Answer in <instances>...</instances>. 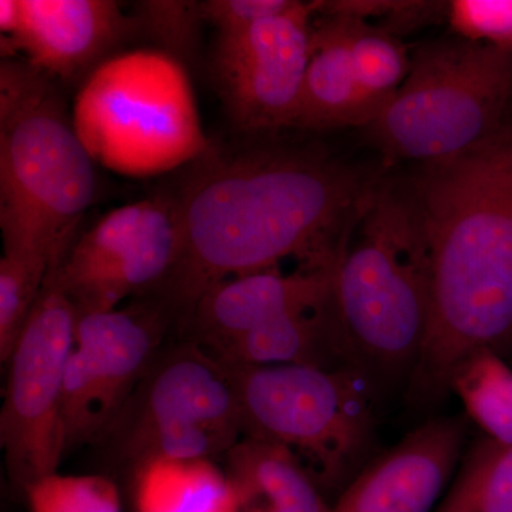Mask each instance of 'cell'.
<instances>
[{
  "mask_svg": "<svg viewBox=\"0 0 512 512\" xmlns=\"http://www.w3.org/2000/svg\"><path fill=\"white\" fill-rule=\"evenodd\" d=\"M180 198L183 251L171 272L191 309L210 286L299 258L332 268L375 185L312 148L254 147L198 160Z\"/></svg>",
  "mask_w": 512,
  "mask_h": 512,
  "instance_id": "1",
  "label": "cell"
},
{
  "mask_svg": "<svg viewBox=\"0 0 512 512\" xmlns=\"http://www.w3.org/2000/svg\"><path fill=\"white\" fill-rule=\"evenodd\" d=\"M409 190L431 265L430 325L410 396L430 402L450 393L468 357L512 348V121L466 153L427 163Z\"/></svg>",
  "mask_w": 512,
  "mask_h": 512,
  "instance_id": "2",
  "label": "cell"
},
{
  "mask_svg": "<svg viewBox=\"0 0 512 512\" xmlns=\"http://www.w3.org/2000/svg\"><path fill=\"white\" fill-rule=\"evenodd\" d=\"M360 237L333 269L330 312L346 366L360 375L412 377L431 311L429 244L409 188H373Z\"/></svg>",
  "mask_w": 512,
  "mask_h": 512,
  "instance_id": "3",
  "label": "cell"
},
{
  "mask_svg": "<svg viewBox=\"0 0 512 512\" xmlns=\"http://www.w3.org/2000/svg\"><path fill=\"white\" fill-rule=\"evenodd\" d=\"M52 80L28 60L0 64V229L3 254L36 256L56 271L97 184Z\"/></svg>",
  "mask_w": 512,
  "mask_h": 512,
  "instance_id": "4",
  "label": "cell"
},
{
  "mask_svg": "<svg viewBox=\"0 0 512 512\" xmlns=\"http://www.w3.org/2000/svg\"><path fill=\"white\" fill-rule=\"evenodd\" d=\"M72 119L94 163L127 177L167 173L212 151L183 64L161 50L110 56L84 79Z\"/></svg>",
  "mask_w": 512,
  "mask_h": 512,
  "instance_id": "5",
  "label": "cell"
},
{
  "mask_svg": "<svg viewBox=\"0 0 512 512\" xmlns=\"http://www.w3.org/2000/svg\"><path fill=\"white\" fill-rule=\"evenodd\" d=\"M225 365L244 437L288 448L308 461L322 493L339 495L366 467L377 433L367 377L350 367Z\"/></svg>",
  "mask_w": 512,
  "mask_h": 512,
  "instance_id": "6",
  "label": "cell"
},
{
  "mask_svg": "<svg viewBox=\"0 0 512 512\" xmlns=\"http://www.w3.org/2000/svg\"><path fill=\"white\" fill-rule=\"evenodd\" d=\"M512 97V53L470 40L420 46L409 74L370 124L384 153L424 163L466 153L497 133Z\"/></svg>",
  "mask_w": 512,
  "mask_h": 512,
  "instance_id": "7",
  "label": "cell"
},
{
  "mask_svg": "<svg viewBox=\"0 0 512 512\" xmlns=\"http://www.w3.org/2000/svg\"><path fill=\"white\" fill-rule=\"evenodd\" d=\"M137 468L157 458H211L244 439L227 365L195 343L160 352L103 439Z\"/></svg>",
  "mask_w": 512,
  "mask_h": 512,
  "instance_id": "8",
  "label": "cell"
},
{
  "mask_svg": "<svg viewBox=\"0 0 512 512\" xmlns=\"http://www.w3.org/2000/svg\"><path fill=\"white\" fill-rule=\"evenodd\" d=\"M76 322V306L50 272L10 356L0 413L6 468L22 493L33 481L59 473L67 453L63 389Z\"/></svg>",
  "mask_w": 512,
  "mask_h": 512,
  "instance_id": "9",
  "label": "cell"
},
{
  "mask_svg": "<svg viewBox=\"0 0 512 512\" xmlns=\"http://www.w3.org/2000/svg\"><path fill=\"white\" fill-rule=\"evenodd\" d=\"M181 251L177 201L148 198L104 215L50 272L77 312L109 311L127 296L170 278Z\"/></svg>",
  "mask_w": 512,
  "mask_h": 512,
  "instance_id": "10",
  "label": "cell"
},
{
  "mask_svg": "<svg viewBox=\"0 0 512 512\" xmlns=\"http://www.w3.org/2000/svg\"><path fill=\"white\" fill-rule=\"evenodd\" d=\"M164 316L146 306L77 313L64 375L66 451L106 436L160 353Z\"/></svg>",
  "mask_w": 512,
  "mask_h": 512,
  "instance_id": "11",
  "label": "cell"
},
{
  "mask_svg": "<svg viewBox=\"0 0 512 512\" xmlns=\"http://www.w3.org/2000/svg\"><path fill=\"white\" fill-rule=\"evenodd\" d=\"M315 13V2L295 0L281 15L220 36L215 76L242 130L298 127Z\"/></svg>",
  "mask_w": 512,
  "mask_h": 512,
  "instance_id": "12",
  "label": "cell"
},
{
  "mask_svg": "<svg viewBox=\"0 0 512 512\" xmlns=\"http://www.w3.org/2000/svg\"><path fill=\"white\" fill-rule=\"evenodd\" d=\"M467 421H426L373 458L330 505L329 512H434L463 458Z\"/></svg>",
  "mask_w": 512,
  "mask_h": 512,
  "instance_id": "13",
  "label": "cell"
},
{
  "mask_svg": "<svg viewBox=\"0 0 512 512\" xmlns=\"http://www.w3.org/2000/svg\"><path fill=\"white\" fill-rule=\"evenodd\" d=\"M137 29L114 0H19L13 36L2 37L3 55L25 53L50 79L89 76Z\"/></svg>",
  "mask_w": 512,
  "mask_h": 512,
  "instance_id": "14",
  "label": "cell"
},
{
  "mask_svg": "<svg viewBox=\"0 0 512 512\" xmlns=\"http://www.w3.org/2000/svg\"><path fill=\"white\" fill-rule=\"evenodd\" d=\"M333 269L282 274L275 268L210 286L191 311L198 345L214 350L271 320L326 305Z\"/></svg>",
  "mask_w": 512,
  "mask_h": 512,
  "instance_id": "15",
  "label": "cell"
},
{
  "mask_svg": "<svg viewBox=\"0 0 512 512\" xmlns=\"http://www.w3.org/2000/svg\"><path fill=\"white\" fill-rule=\"evenodd\" d=\"M376 117L375 107L357 82L345 22L339 16L320 15L312 25L298 127L328 130L370 126Z\"/></svg>",
  "mask_w": 512,
  "mask_h": 512,
  "instance_id": "16",
  "label": "cell"
},
{
  "mask_svg": "<svg viewBox=\"0 0 512 512\" xmlns=\"http://www.w3.org/2000/svg\"><path fill=\"white\" fill-rule=\"evenodd\" d=\"M237 512H329L322 490L288 448L244 437L227 453Z\"/></svg>",
  "mask_w": 512,
  "mask_h": 512,
  "instance_id": "17",
  "label": "cell"
},
{
  "mask_svg": "<svg viewBox=\"0 0 512 512\" xmlns=\"http://www.w3.org/2000/svg\"><path fill=\"white\" fill-rule=\"evenodd\" d=\"M208 352L231 365L348 367L340 352L330 299L320 308L281 316Z\"/></svg>",
  "mask_w": 512,
  "mask_h": 512,
  "instance_id": "18",
  "label": "cell"
},
{
  "mask_svg": "<svg viewBox=\"0 0 512 512\" xmlns=\"http://www.w3.org/2000/svg\"><path fill=\"white\" fill-rule=\"evenodd\" d=\"M137 512H237L225 471L211 458H157L137 468Z\"/></svg>",
  "mask_w": 512,
  "mask_h": 512,
  "instance_id": "19",
  "label": "cell"
},
{
  "mask_svg": "<svg viewBox=\"0 0 512 512\" xmlns=\"http://www.w3.org/2000/svg\"><path fill=\"white\" fill-rule=\"evenodd\" d=\"M434 512H512V444L476 441Z\"/></svg>",
  "mask_w": 512,
  "mask_h": 512,
  "instance_id": "20",
  "label": "cell"
},
{
  "mask_svg": "<svg viewBox=\"0 0 512 512\" xmlns=\"http://www.w3.org/2000/svg\"><path fill=\"white\" fill-rule=\"evenodd\" d=\"M471 420L485 436L512 444V369L503 356L478 352L457 367L450 382Z\"/></svg>",
  "mask_w": 512,
  "mask_h": 512,
  "instance_id": "21",
  "label": "cell"
},
{
  "mask_svg": "<svg viewBox=\"0 0 512 512\" xmlns=\"http://www.w3.org/2000/svg\"><path fill=\"white\" fill-rule=\"evenodd\" d=\"M333 16L345 22L357 82L379 116L406 80L412 59L392 33L373 28L359 19Z\"/></svg>",
  "mask_w": 512,
  "mask_h": 512,
  "instance_id": "22",
  "label": "cell"
},
{
  "mask_svg": "<svg viewBox=\"0 0 512 512\" xmlns=\"http://www.w3.org/2000/svg\"><path fill=\"white\" fill-rule=\"evenodd\" d=\"M50 265L36 256L3 254L0 259V359L8 363L35 309Z\"/></svg>",
  "mask_w": 512,
  "mask_h": 512,
  "instance_id": "23",
  "label": "cell"
},
{
  "mask_svg": "<svg viewBox=\"0 0 512 512\" xmlns=\"http://www.w3.org/2000/svg\"><path fill=\"white\" fill-rule=\"evenodd\" d=\"M23 494L30 512H121L117 485L103 476L50 474L33 481Z\"/></svg>",
  "mask_w": 512,
  "mask_h": 512,
  "instance_id": "24",
  "label": "cell"
},
{
  "mask_svg": "<svg viewBox=\"0 0 512 512\" xmlns=\"http://www.w3.org/2000/svg\"><path fill=\"white\" fill-rule=\"evenodd\" d=\"M447 9L458 37L512 53V0H453Z\"/></svg>",
  "mask_w": 512,
  "mask_h": 512,
  "instance_id": "25",
  "label": "cell"
},
{
  "mask_svg": "<svg viewBox=\"0 0 512 512\" xmlns=\"http://www.w3.org/2000/svg\"><path fill=\"white\" fill-rule=\"evenodd\" d=\"M140 18L154 36L178 50L190 49L202 20L197 2H144Z\"/></svg>",
  "mask_w": 512,
  "mask_h": 512,
  "instance_id": "26",
  "label": "cell"
},
{
  "mask_svg": "<svg viewBox=\"0 0 512 512\" xmlns=\"http://www.w3.org/2000/svg\"><path fill=\"white\" fill-rule=\"evenodd\" d=\"M295 0H207L200 3L202 20L212 23L220 36L242 32L272 16L281 15Z\"/></svg>",
  "mask_w": 512,
  "mask_h": 512,
  "instance_id": "27",
  "label": "cell"
},
{
  "mask_svg": "<svg viewBox=\"0 0 512 512\" xmlns=\"http://www.w3.org/2000/svg\"><path fill=\"white\" fill-rule=\"evenodd\" d=\"M316 13L340 15L367 22L369 18H384L393 28H412L443 8L437 2H315Z\"/></svg>",
  "mask_w": 512,
  "mask_h": 512,
  "instance_id": "28",
  "label": "cell"
},
{
  "mask_svg": "<svg viewBox=\"0 0 512 512\" xmlns=\"http://www.w3.org/2000/svg\"><path fill=\"white\" fill-rule=\"evenodd\" d=\"M19 22V0H0V32L2 37L13 36Z\"/></svg>",
  "mask_w": 512,
  "mask_h": 512,
  "instance_id": "29",
  "label": "cell"
}]
</instances>
